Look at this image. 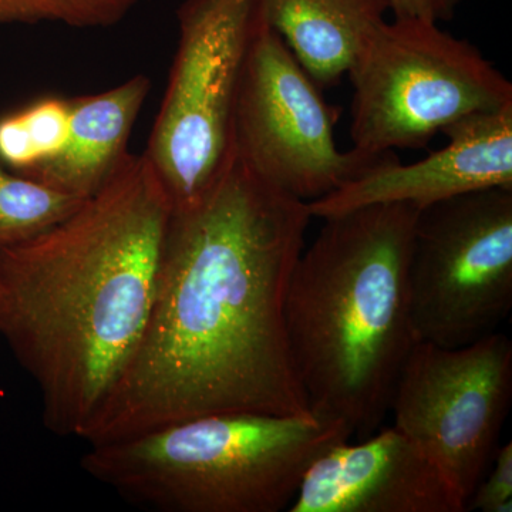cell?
<instances>
[{"label": "cell", "instance_id": "cell-1", "mask_svg": "<svg viewBox=\"0 0 512 512\" xmlns=\"http://www.w3.org/2000/svg\"><path fill=\"white\" fill-rule=\"evenodd\" d=\"M311 218L237 156L200 201L174 210L143 338L82 441L212 413L312 416L285 326Z\"/></svg>", "mask_w": 512, "mask_h": 512}, {"label": "cell", "instance_id": "cell-2", "mask_svg": "<svg viewBox=\"0 0 512 512\" xmlns=\"http://www.w3.org/2000/svg\"><path fill=\"white\" fill-rule=\"evenodd\" d=\"M174 205L146 154L42 234L0 248V336L46 429L82 440L143 338Z\"/></svg>", "mask_w": 512, "mask_h": 512}, {"label": "cell", "instance_id": "cell-3", "mask_svg": "<svg viewBox=\"0 0 512 512\" xmlns=\"http://www.w3.org/2000/svg\"><path fill=\"white\" fill-rule=\"evenodd\" d=\"M419 208L375 204L333 217L293 266L289 353L312 416L367 439L389 413L414 333L409 261Z\"/></svg>", "mask_w": 512, "mask_h": 512}, {"label": "cell", "instance_id": "cell-4", "mask_svg": "<svg viewBox=\"0 0 512 512\" xmlns=\"http://www.w3.org/2000/svg\"><path fill=\"white\" fill-rule=\"evenodd\" d=\"M352 433L342 421L212 413L92 444L83 470L157 512H279L316 458Z\"/></svg>", "mask_w": 512, "mask_h": 512}, {"label": "cell", "instance_id": "cell-5", "mask_svg": "<svg viewBox=\"0 0 512 512\" xmlns=\"http://www.w3.org/2000/svg\"><path fill=\"white\" fill-rule=\"evenodd\" d=\"M177 20V52L144 151L174 210L200 201L234 160L239 90L268 28L262 0H184Z\"/></svg>", "mask_w": 512, "mask_h": 512}, {"label": "cell", "instance_id": "cell-6", "mask_svg": "<svg viewBox=\"0 0 512 512\" xmlns=\"http://www.w3.org/2000/svg\"><path fill=\"white\" fill-rule=\"evenodd\" d=\"M353 148L419 150L458 120L512 103V84L477 46L424 20L384 22L349 72Z\"/></svg>", "mask_w": 512, "mask_h": 512}, {"label": "cell", "instance_id": "cell-7", "mask_svg": "<svg viewBox=\"0 0 512 512\" xmlns=\"http://www.w3.org/2000/svg\"><path fill=\"white\" fill-rule=\"evenodd\" d=\"M409 301L419 342L460 348L497 332L512 308V187L421 208Z\"/></svg>", "mask_w": 512, "mask_h": 512}, {"label": "cell", "instance_id": "cell-8", "mask_svg": "<svg viewBox=\"0 0 512 512\" xmlns=\"http://www.w3.org/2000/svg\"><path fill=\"white\" fill-rule=\"evenodd\" d=\"M339 107L271 28L252 50L234 121L235 156L252 173L296 200H318L396 157L340 151Z\"/></svg>", "mask_w": 512, "mask_h": 512}, {"label": "cell", "instance_id": "cell-9", "mask_svg": "<svg viewBox=\"0 0 512 512\" xmlns=\"http://www.w3.org/2000/svg\"><path fill=\"white\" fill-rule=\"evenodd\" d=\"M511 399L512 343L494 332L460 348L417 342L389 412L394 426L439 464L467 507L497 454Z\"/></svg>", "mask_w": 512, "mask_h": 512}, {"label": "cell", "instance_id": "cell-10", "mask_svg": "<svg viewBox=\"0 0 512 512\" xmlns=\"http://www.w3.org/2000/svg\"><path fill=\"white\" fill-rule=\"evenodd\" d=\"M291 512H464L439 464L393 426L330 447L306 471Z\"/></svg>", "mask_w": 512, "mask_h": 512}, {"label": "cell", "instance_id": "cell-11", "mask_svg": "<svg viewBox=\"0 0 512 512\" xmlns=\"http://www.w3.org/2000/svg\"><path fill=\"white\" fill-rule=\"evenodd\" d=\"M446 147L414 164L399 157L308 202L311 217L328 218L375 204L436 202L494 187H512V103L470 114L444 128Z\"/></svg>", "mask_w": 512, "mask_h": 512}, {"label": "cell", "instance_id": "cell-12", "mask_svg": "<svg viewBox=\"0 0 512 512\" xmlns=\"http://www.w3.org/2000/svg\"><path fill=\"white\" fill-rule=\"evenodd\" d=\"M150 90L146 74H136L104 92L73 97L62 153L22 175L74 197H92L130 154L131 133Z\"/></svg>", "mask_w": 512, "mask_h": 512}, {"label": "cell", "instance_id": "cell-13", "mask_svg": "<svg viewBox=\"0 0 512 512\" xmlns=\"http://www.w3.org/2000/svg\"><path fill=\"white\" fill-rule=\"evenodd\" d=\"M278 33L320 89L349 74L377 29L389 0H262Z\"/></svg>", "mask_w": 512, "mask_h": 512}, {"label": "cell", "instance_id": "cell-14", "mask_svg": "<svg viewBox=\"0 0 512 512\" xmlns=\"http://www.w3.org/2000/svg\"><path fill=\"white\" fill-rule=\"evenodd\" d=\"M70 133V99L43 96L0 117V163L18 174L62 153Z\"/></svg>", "mask_w": 512, "mask_h": 512}, {"label": "cell", "instance_id": "cell-15", "mask_svg": "<svg viewBox=\"0 0 512 512\" xmlns=\"http://www.w3.org/2000/svg\"><path fill=\"white\" fill-rule=\"evenodd\" d=\"M84 200L10 173L0 164V248L42 234L69 217Z\"/></svg>", "mask_w": 512, "mask_h": 512}, {"label": "cell", "instance_id": "cell-16", "mask_svg": "<svg viewBox=\"0 0 512 512\" xmlns=\"http://www.w3.org/2000/svg\"><path fill=\"white\" fill-rule=\"evenodd\" d=\"M140 0H0V26L60 23L74 29L119 25Z\"/></svg>", "mask_w": 512, "mask_h": 512}, {"label": "cell", "instance_id": "cell-17", "mask_svg": "<svg viewBox=\"0 0 512 512\" xmlns=\"http://www.w3.org/2000/svg\"><path fill=\"white\" fill-rule=\"evenodd\" d=\"M467 510L512 511V444L498 447L493 463L467 501Z\"/></svg>", "mask_w": 512, "mask_h": 512}, {"label": "cell", "instance_id": "cell-18", "mask_svg": "<svg viewBox=\"0 0 512 512\" xmlns=\"http://www.w3.org/2000/svg\"><path fill=\"white\" fill-rule=\"evenodd\" d=\"M461 2L463 0H389V10L394 19L424 20L439 25L454 18Z\"/></svg>", "mask_w": 512, "mask_h": 512}]
</instances>
